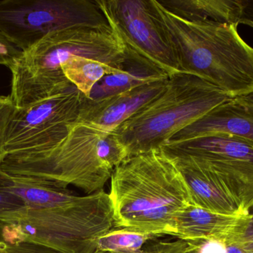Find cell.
<instances>
[{
    "label": "cell",
    "mask_w": 253,
    "mask_h": 253,
    "mask_svg": "<svg viewBox=\"0 0 253 253\" xmlns=\"http://www.w3.org/2000/svg\"><path fill=\"white\" fill-rule=\"evenodd\" d=\"M23 206L25 204L20 199L4 191L0 175V212L14 210Z\"/></svg>",
    "instance_id": "obj_23"
},
{
    "label": "cell",
    "mask_w": 253,
    "mask_h": 253,
    "mask_svg": "<svg viewBox=\"0 0 253 253\" xmlns=\"http://www.w3.org/2000/svg\"><path fill=\"white\" fill-rule=\"evenodd\" d=\"M20 50L15 47L0 33V65H7Z\"/></svg>",
    "instance_id": "obj_24"
},
{
    "label": "cell",
    "mask_w": 253,
    "mask_h": 253,
    "mask_svg": "<svg viewBox=\"0 0 253 253\" xmlns=\"http://www.w3.org/2000/svg\"><path fill=\"white\" fill-rule=\"evenodd\" d=\"M71 56L95 59L120 70L127 59L123 41L111 26L53 31L20 51L7 65L13 102L29 103L64 83L67 79L61 65Z\"/></svg>",
    "instance_id": "obj_4"
},
{
    "label": "cell",
    "mask_w": 253,
    "mask_h": 253,
    "mask_svg": "<svg viewBox=\"0 0 253 253\" xmlns=\"http://www.w3.org/2000/svg\"><path fill=\"white\" fill-rule=\"evenodd\" d=\"M196 248V253H227L224 244L216 241H190Z\"/></svg>",
    "instance_id": "obj_25"
},
{
    "label": "cell",
    "mask_w": 253,
    "mask_h": 253,
    "mask_svg": "<svg viewBox=\"0 0 253 253\" xmlns=\"http://www.w3.org/2000/svg\"><path fill=\"white\" fill-rule=\"evenodd\" d=\"M218 132L238 135L253 142V106L233 98L175 134L168 142H178Z\"/></svg>",
    "instance_id": "obj_14"
},
{
    "label": "cell",
    "mask_w": 253,
    "mask_h": 253,
    "mask_svg": "<svg viewBox=\"0 0 253 253\" xmlns=\"http://www.w3.org/2000/svg\"><path fill=\"white\" fill-rule=\"evenodd\" d=\"M127 59L170 77L181 71L176 49L152 0H98Z\"/></svg>",
    "instance_id": "obj_8"
},
{
    "label": "cell",
    "mask_w": 253,
    "mask_h": 253,
    "mask_svg": "<svg viewBox=\"0 0 253 253\" xmlns=\"http://www.w3.org/2000/svg\"><path fill=\"white\" fill-rule=\"evenodd\" d=\"M231 99L199 76L177 73L168 77L160 95L113 133L126 149L127 157L146 152L160 148L175 134Z\"/></svg>",
    "instance_id": "obj_6"
},
{
    "label": "cell",
    "mask_w": 253,
    "mask_h": 253,
    "mask_svg": "<svg viewBox=\"0 0 253 253\" xmlns=\"http://www.w3.org/2000/svg\"><path fill=\"white\" fill-rule=\"evenodd\" d=\"M161 238L128 229H117L99 238L98 248L102 253H141L145 244Z\"/></svg>",
    "instance_id": "obj_19"
},
{
    "label": "cell",
    "mask_w": 253,
    "mask_h": 253,
    "mask_svg": "<svg viewBox=\"0 0 253 253\" xmlns=\"http://www.w3.org/2000/svg\"><path fill=\"white\" fill-rule=\"evenodd\" d=\"M16 108L10 96L0 97V164L6 154L7 129Z\"/></svg>",
    "instance_id": "obj_22"
},
{
    "label": "cell",
    "mask_w": 253,
    "mask_h": 253,
    "mask_svg": "<svg viewBox=\"0 0 253 253\" xmlns=\"http://www.w3.org/2000/svg\"><path fill=\"white\" fill-rule=\"evenodd\" d=\"M164 152L190 156L212 169L245 213L253 210V142L229 133L167 142Z\"/></svg>",
    "instance_id": "obj_10"
},
{
    "label": "cell",
    "mask_w": 253,
    "mask_h": 253,
    "mask_svg": "<svg viewBox=\"0 0 253 253\" xmlns=\"http://www.w3.org/2000/svg\"><path fill=\"white\" fill-rule=\"evenodd\" d=\"M236 101L245 105H251L253 106V92L249 95H245V96L239 97V98H235Z\"/></svg>",
    "instance_id": "obj_28"
},
{
    "label": "cell",
    "mask_w": 253,
    "mask_h": 253,
    "mask_svg": "<svg viewBox=\"0 0 253 253\" xmlns=\"http://www.w3.org/2000/svg\"><path fill=\"white\" fill-rule=\"evenodd\" d=\"M109 194L119 228L169 236L177 214L193 204L181 174L161 148L116 166Z\"/></svg>",
    "instance_id": "obj_1"
},
{
    "label": "cell",
    "mask_w": 253,
    "mask_h": 253,
    "mask_svg": "<svg viewBox=\"0 0 253 253\" xmlns=\"http://www.w3.org/2000/svg\"><path fill=\"white\" fill-rule=\"evenodd\" d=\"M168 77L142 64L126 59L121 71L105 76L95 85L89 99H101L123 93Z\"/></svg>",
    "instance_id": "obj_17"
},
{
    "label": "cell",
    "mask_w": 253,
    "mask_h": 253,
    "mask_svg": "<svg viewBox=\"0 0 253 253\" xmlns=\"http://www.w3.org/2000/svg\"><path fill=\"white\" fill-rule=\"evenodd\" d=\"M155 11L170 37L181 71L215 85L233 98L253 92V48L235 24L190 21L152 0Z\"/></svg>",
    "instance_id": "obj_2"
},
{
    "label": "cell",
    "mask_w": 253,
    "mask_h": 253,
    "mask_svg": "<svg viewBox=\"0 0 253 253\" xmlns=\"http://www.w3.org/2000/svg\"><path fill=\"white\" fill-rule=\"evenodd\" d=\"M109 26L98 0H0V33L20 51L53 31Z\"/></svg>",
    "instance_id": "obj_7"
},
{
    "label": "cell",
    "mask_w": 253,
    "mask_h": 253,
    "mask_svg": "<svg viewBox=\"0 0 253 253\" xmlns=\"http://www.w3.org/2000/svg\"><path fill=\"white\" fill-rule=\"evenodd\" d=\"M164 152L181 174L195 206L221 215H248L229 194L221 178L208 166L185 154Z\"/></svg>",
    "instance_id": "obj_12"
},
{
    "label": "cell",
    "mask_w": 253,
    "mask_h": 253,
    "mask_svg": "<svg viewBox=\"0 0 253 253\" xmlns=\"http://www.w3.org/2000/svg\"><path fill=\"white\" fill-rule=\"evenodd\" d=\"M251 213L252 217L248 227L240 236L232 243L242 248L245 253H253V210Z\"/></svg>",
    "instance_id": "obj_26"
},
{
    "label": "cell",
    "mask_w": 253,
    "mask_h": 253,
    "mask_svg": "<svg viewBox=\"0 0 253 253\" xmlns=\"http://www.w3.org/2000/svg\"><path fill=\"white\" fill-rule=\"evenodd\" d=\"M61 69L67 80L88 99L92 89L101 79L121 71L99 61L78 56H69L61 65Z\"/></svg>",
    "instance_id": "obj_18"
},
{
    "label": "cell",
    "mask_w": 253,
    "mask_h": 253,
    "mask_svg": "<svg viewBox=\"0 0 253 253\" xmlns=\"http://www.w3.org/2000/svg\"><path fill=\"white\" fill-rule=\"evenodd\" d=\"M85 98L72 86L57 95L16 108L7 129L6 154L42 152L56 147L77 121Z\"/></svg>",
    "instance_id": "obj_9"
},
{
    "label": "cell",
    "mask_w": 253,
    "mask_h": 253,
    "mask_svg": "<svg viewBox=\"0 0 253 253\" xmlns=\"http://www.w3.org/2000/svg\"><path fill=\"white\" fill-rule=\"evenodd\" d=\"M141 253H196V248L190 241L156 238L145 244Z\"/></svg>",
    "instance_id": "obj_20"
},
{
    "label": "cell",
    "mask_w": 253,
    "mask_h": 253,
    "mask_svg": "<svg viewBox=\"0 0 253 253\" xmlns=\"http://www.w3.org/2000/svg\"><path fill=\"white\" fill-rule=\"evenodd\" d=\"M251 217V213L221 215L190 204L177 214L169 236L185 241H216L227 246L245 231Z\"/></svg>",
    "instance_id": "obj_13"
},
{
    "label": "cell",
    "mask_w": 253,
    "mask_h": 253,
    "mask_svg": "<svg viewBox=\"0 0 253 253\" xmlns=\"http://www.w3.org/2000/svg\"><path fill=\"white\" fill-rule=\"evenodd\" d=\"M0 227L13 241L47 247L61 253H102L99 238L119 229L109 194L97 192L66 204L0 212Z\"/></svg>",
    "instance_id": "obj_5"
},
{
    "label": "cell",
    "mask_w": 253,
    "mask_h": 253,
    "mask_svg": "<svg viewBox=\"0 0 253 253\" xmlns=\"http://www.w3.org/2000/svg\"><path fill=\"white\" fill-rule=\"evenodd\" d=\"M164 7L190 21H212L239 25L242 0H162Z\"/></svg>",
    "instance_id": "obj_16"
},
{
    "label": "cell",
    "mask_w": 253,
    "mask_h": 253,
    "mask_svg": "<svg viewBox=\"0 0 253 253\" xmlns=\"http://www.w3.org/2000/svg\"><path fill=\"white\" fill-rule=\"evenodd\" d=\"M243 10L240 23L253 28V0H242Z\"/></svg>",
    "instance_id": "obj_27"
},
{
    "label": "cell",
    "mask_w": 253,
    "mask_h": 253,
    "mask_svg": "<svg viewBox=\"0 0 253 253\" xmlns=\"http://www.w3.org/2000/svg\"><path fill=\"white\" fill-rule=\"evenodd\" d=\"M168 80H158L101 99L85 98L76 123L112 133L141 107L160 95L166 88Z\"/></svg>",
    "instance_id": "obj_11"
},
{
    "label": "cell",
    "mask_w": 253,
    "mask_h": 253,
    "mask_svg": "<svg viewBox=\"0 0 253 253\" xmlns=\"http://www.w3.org/2000/svg\"><path fill=\"white\" fill-rule=\"evenodd\" d=\"M0 253H61L51 248L7 238L0 228Z\"/></svg>",
    "instance_id": "obj_21"
},
{
    "label": "cell",
    "mask_w": 253,
    "mask_h": 253,
    "mask_svg": "<svg viewBox=\"0 0 253 253\" xmlns=\"http://www.w3.org/2000/svg\"><path fill=\"white\" fill-rule=\"evenodd\" d=\"M127 157L114 133L74 123L59 144L37 153L6 154V175L44 180L62 188L74 186L87 195L103 190L113 171Z\"/></svg>",
    "instance_id": "obj_3"
},
{
    "label": "cell",
    "mask_w": 253,
    "mask_h": 253,
    "mask_svg": "<svg viewBox=\"0 0 253 253\" xmlns=\"http://www.w3.org/2000/svg\"><path fill=\"white\" fill-rule=\"evenodd\" d=\"M4 191L20 199L25 206L34 209L53 207L66 204L77 199L68 188L37 178L10 176L0 171Z\"/></svg>",
    "instance_id": "obj_15"
}]
</instances>
